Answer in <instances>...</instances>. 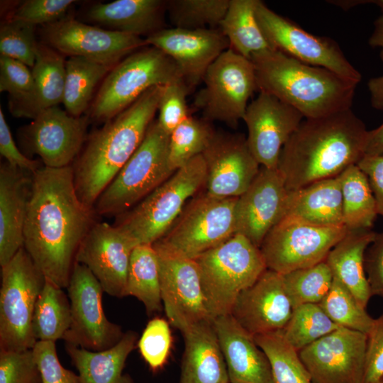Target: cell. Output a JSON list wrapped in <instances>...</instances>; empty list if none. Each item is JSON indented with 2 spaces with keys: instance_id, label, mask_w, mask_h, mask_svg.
Masks as SVG:
<instances>
[{
  "instance_id": "48",
  "label": "cell",
  "mask_w": 383,
  "mask_h": 383,
  "mask_svg": "<svg viewBox=\"0 0 383 383\" xmlns=\"http://www.w3.org/2000/svg\"><path fill=\"white\" fill-rule=\"evenodd\" d=\"M0 383H41L33 349L0 350Z\"/></svg>"
},
{
  "instance_id": "58",
  "label": "cell",
  "mask_w": 383,
  "mask_h": 383,
  "mask_svg": "<svg viewBox=\"0 0 383 383\" xmlns=\"http://www.w3.org/2000/svg\"><path fill=\"white\" fill-rule=\"evenodd\" d=\"M328 2H332L331 4H335L345 10L351 9L354 6H356L359 4L372 3V1L370 0H348V1H331Z\"/></svg>"
},
{
  "instance_id": "44",
  "label": "cell",
  "mask_w": 383,
  "mask_h": 383,
  "mask_svg": "<svg viewBox=\"0 0 383 383\" xmlns=\"http://www.w3.org/2000/svg\"><path fill=\"white\" fill-rule=\"evenodd\" d=\"M230 0H169L167 12L174 28L199 30L217 28Z\"/></svg>"
},
{
  "instance_id": "47",
  "label": "cell",
  "mask_w": 383,
  "mask_h": 383,
  "mask_svg": "<svg viewBox=\"0 0 383 383\" xmlns=\"http://www.w3.org/2000/svg\"><path fill=\"white\" fill-rule=\"evenodd\" d=\"M191 91L183 79L163 85L157 121L169 135L178 125L191 116L187 104V96Z\"/></svg>"
},
{
  "instance_id": "3",
  "label": "cell",
  "mask_w": 383,
  "mask_h": 383,
  "mask_svg": "<svg viewBox=\"0 0 383 383\" xmlns=\"http://www.w3.org/2000/svg\"><path fill=\"white\" fill-rule=\"evenodd\" d=\"M163 86H155L91 134L74 163L78 197L94 209L99 196L144 140L153 122Z\"/></svg>"
},
{
  "instance_id": "38",
  "label": "cell",
  "mask_w": 383,
  "mask_h": 383,
  "mask_svg": "<svg viewBox=\"0 0 383 383\" xmlns=\"http://www.w3.org/2000/svg\"><path fill=\"white\" fill-rule=\"evenodd\" d=\"M253 338L270 361L274 383H313L299 352L286 340L282 331Z\"/></svg>"
},
{
  "instance_id": "46",
  "label": "cell",
  "mask_w": 383,
  "mask_h": 383,
  "mask_svg": "<svg viewBox=\"0 0 383 383\" xmlns=\"http://www.w3.org/2000/svg\"><path fill=\"white\" fill-rule=\"evenodd\" d=\"M172 342L171 331L166 320L154 318L148 323L137 345L151 370L157 372L166 364Z\"/></svg>"
},
{
  "instance_id": "27",
  "label": "cell",
  "mask_w": 383,
  "mask_h": 383,
  "mask_svg": "<svg viewBox=\"0 0 383 383\" xmlns=\"http://www.w3.org/2000/svg\"><path fill=\"white\" fill-rule=\"evenodd\" d=\"M182 333L184 350L179 383H229L213 321L192 325Z\"/></svg>"
},
{
  "instance_id": "26",
  "label": "cell",
  "mask_w": 383,
  "mask_h": 383,
  "mask_svg": "<svg viewBox=\"0 0 383 383\" xmlns=\"http://www.w3.org/2000/svg\"><path fill=\"white\" fill-rule=\"evenodd\" d=\"M32 174L6 162L0 167V265L23 247Z\"/></svg>"
},
{
  "instance_id": "49",
  "label": "cell",
  "mask_w": 383,
  "mask_h": 383,
  "mask_svg": "<svg viewBox=\"0 0 383 383\" xmlns=\"http://www.w3.org/2000/svg\"><path fill=\"white\" fill-rule=\"evenodd\" d=\"M72 0H27L24 1L9 17L33 26L49 25L65 18Z\"/></svg>"
},
{
  "instance_id": "8",
  "label": "cell",
  "mask_w": 383,
  "mask_h": 383,
  "mask_svg": "<svg viewBox=\"0 0 383 383\" xmlns=\"http://www.w3.org/2000/svg\"><path fill=\"white\" fill-rule=\"evenodd\" d=\"M183 79L176 63L165 53L147 45L130 54L107 74L92 104L90 116L108 121L155 86Z\"/></svg>"
},
{
  "instance_id": "12",
  "label": "cell",
  "mask_w": 383,
  "mask_h": 383,
  "mask_svg": "<svg viewBox=\"0 0 383 383\" xmlns=\"http://www.w3.org/2000/svg\"><path fill=\"white\" fill-rule=\"evenodd\" d=\"M348 230L321 226L284 216L267 233L260 249L267 268L284 274L326 260Z\"/></svg>"
},
{
  "instance_id": "15",
  "label": "cell",
  "mask_w": 383,
  "mask_h": 383,
  "mask_svg": "<svg viewBox=\"0 0 383 383\" xmlns=\"http://www.w3.org/2000/svg\"><path fill=\"white\" fill-rule=\"evenodd\" d=\"M43 37L45 44L60 53L111 67L147 46L140 36L102 29L65 17L44 26Z\"/></svg>"
},
{
  "instance_id": "37",
  "label": "cell",
  "mask_w": 383,
  "mask_h": 383,
  "mask_svg": "<svg viewBox=\"0 0 383 383\" xmlns=\"http://www.w3.org/2000/svg\"><path fill=\"white\" fill-rule=\"evenodd\" d=\"M113 67L81 57H70L65 61L62 101L66 111L73 116H82L96 84Z\"/></svg>"
},
{
  "instance_id": "34",
  "label": "cell",
  "mask_w": 383,
  "mask_h": 383,
  "mask_svg": "<svg viewBox=\"0 0 383 383\" xmlns=\"http://www.w3.org/2000/svg\"><path fill=\"white\" fill-rule=\"evenodd\" d=\"M126 296L141 301L148 315L162 310L159 260L152 245L140 244L133 249L127 275Z\"/></svg>"
},
{
  "instance_id": "10",
  "label": "cell",
  "mask_w": 383,
  "mask_h": 383,
  "mask_svg": "<svg viewBox=\"0 0 383 383\" xmlns=\"http://www.w3.org/2000/svg\"><path fill=\"white\" fill-rule=\"evenodd\" d=\"M238 197L218 199L200 192L186 204L166 234L153 245L194 260L236 233Z\"/></svg>"
},
{
  "instance_id": "2",
  "label": "cell",
  "mask_w": 383,
  "mask_h": 383,
  "mask_svg": "<svg viewBox=\"0 0 383 383\" xmlns=\"http://www.w3.org/2000/svg\"><path fill=\"white\" fill-rule=\"evenodd\" d=\"M369 131L348 109L304 118L283 146L277 169L288 191L339 176L365 156Z\"/></svg>"
},
{
  "instance_id": "24",
  "label": "cell",
  "mask_w": 383,
  "mask_h": 383,
  "mask_svg": "<svg viewBox=\"0 0 383 383\" xmlns=\"http://www.w3.org/2000/svg\"><path fill=\"white\" fill-rule=\"evenodd\" d=\"M292 311L282 274L267 269L252 285L238 295L231 314L255 336L282 331Z\"/></svg>"
},
{
  "instance_id": "50",
  "label": "cell",
  "mask_w": 383,
  "mask_h": 383,
  "mask_svg": "<svg viewBox=\"0 0 383 383\" xmlns=\"http://www.w3.org/2000/svg\"><path fill=\"white\" fill-rule=\"evenodd\" d=\"M32 349L41 383H80L79 375L65 368L60 363L55 342L39 340Z\"/></svg>"
},
{
  "instance_id": "40",
  "label": "cell",
  "mask_w": 383,
  "mask_h": 383,
  "mask_svg": "<svg viewBox=\"0 0 383 383\" xmlns=\"http://www.w3.org/2000/svg\"><path fill=\"white\" fill-rule=\"evenodd\" d=\"M338 326L368 334L374 322L351 292L335 275L332 285L318 304Z\"/></svg>"
},
{
  "instance_id": "13",
  "label": "cell",
  "mask_w": 383,
  "mask_h": 383,
  "mask_svg": "<svg viewBox=\"0 0 383 383\" xmlns=\"http://www.w3.org/2000/svg\"><path fill=\"white\" fill-rule=\"evenodd\" d=\"M255 15L271 48L304 63L327 69L357 84L360 82V73L331 38L309 33L260 0L256 5Z\"/></svg>"
},
{
  "instance_id": "52",
  "label": "cell",
  "mask_w": 383,
  "mask_h": 383,
  "mask_svg": "<svg viewBox=\"0 0 383 383\" xmlns=\"http://www.w3.org/2000/svg\"><path fill=\"white\" fill-rule=\"evenodd\" d=\"M0 153L9 165L31 174L42 167L39 160L28 157L18 150L1 109H0Z\"/></svg>"
},
{
  "instance_id": "6",
  "label": "cell",
  "mask_w": 383,
  "mask_h": 383,
  "mask_svg": "<svg viewBox=\"0 0 383 383\" xmlns=\"http://www.w3.org/2000/svg\"><path fill=\"white\" fill-rule=\"evenodd\" d=\"M206 168L202 155L174 172L133 209L117 216L114 224L137 245H153L179 217L187 202L205 186Z\"/></svg>"
},
{
  "instance_id": "41",
  "label": "cell",
  "mask_w": 383,
  "mask_h": 383,
  "mask_svg": "<svg viewBox=\"0 0 383 383\" xmlns=\"http://www.w3.org/2000/svg\"><path fill=\"white\" fill-rule=\"evenodd\" d=\"M339 327L318 304H306L293 309L282 332L286 340L299 352Z\"/></svg>"
},
{
  "instance_id": "55",
  "label": "cell",
  "mask_w": 383,
  "mask_h": 383,
  "mask_svg": "<svg viewBox=\"0 0 383 383\" xmlns=\"http://www.w3.org/2000/svg\"><path fill=\"white\" fill-rule=\"evenodd\" d=\"M380 57L383 62V50L380 52ZM367 87L372 106L377 110H383V74L370 79Z\"/></svg>"
},
{
  "instance_id": "19",
  "label": "cell",
  "mask_w": 383,
  "mask_h": 383,
  "mask_svg": "<svg viewBox=\"0 0 383 383\" xmlns=\"http://www.w3.org/2000/svg\"><path fill=\"white\" fill-rule=\"evenodd\" d=\"M88 118L71 116L52 106L39 112L21 131L30 153L39 156L43 166L62 168L72 165L86 139Z\"/></svg>"
},
{
  "instance_id": "56",
  "label": "cell",
  "mask_w": 383,
  "mask_h": 383,
  "mask_svg": "<svg viewBox=\"0 0 383 383\" xmlns=\"http://www.w3.org/2000/svg\"><path fill=\"white\" fill-rule=\"evenodd\" d=\"M383 154V123L369 131L365 155Z\"/></svg>"
},
{
  "instance_id": "29",
  "label": "cell",
  "mask_w": 383,
  "mask_h": 383,
  "mask_svg": "<svg viewBox=\"0 0 383 383\" xmlns=\"http://www.w3.org/2000/svg\"><path fill=\"white\" fill-rule=\"evenodd\" d=\"M166 11L167 1L116 0L94 5L87 15L91 21L115 30L148 37L166 28Z\"/></svg>"
},
{
  "instance_id": "22",
  "label": "cell",
  "mask_w": 383,
  "mask_h": 383,
  "mask_svg": "<svg viewBox=\"0 0 383 383\" xmlns=\"http://www.w3.org/2000/svg\"><path fill=\"white\" fill-rule=\"evenodd\" d=\"M145 40L147 45L158 48L176 63L191 90L203 81L210 65L230 48L228 40L218 28H166Z\"/></svg>"
},
{
  "instance_id": "1",
  "label": "cell",
  "mask_w": 383,
  "mask_h": 383,
  "mask_svg": "<svg viewBox=\"0 0 383 383\" xmlns=\"http://www.w3.org/2000/svg\"><path fill=\"white\" fill-rule=\"evenodd\" d=\"M76 192L72 166L32 174L23 248L45 278L67 289L79 248L96 223Z\"/></svg>"
},
{
  "instance_id": "14",
  "label": "cell",
  "mask_w": 383,
  "mask_h": 383,
  "mask_svg": "<svg viewBox=\"0 0 383 383\" xmlns=\"http://www.w3.org/2000/svg\"><path fill=\"white\" fill-rule=\"evenodd\" d=\"M67 289L71 323L62 339L66 344L101 351L118 343L124 333L107 318L102 305L104 289L89 269L75 262Z\"/></svg>"
},
{
  "instance_id": "33",
  "label": "cell",
  "mask_w": 383,
  "mask_h": 383,
  "mask_svg": "<svg viewBox=\"0 0 383 383\" xmlns=\"http://www.w3.org/2000/svg\"><path fill=\"white\" fill-rule=\"evenodd\" d=\"M339 177L343 226L348 231L372 229L378 212L367 177L357 165H353Z\"/></svg>"
},
{
  "instance_id": "11",
  "label": "cell",
  "mask_w": 383,
  "mask_h": 383,
  "mask_svg": "<svg viewBox=\"0 0 383 383\" xmlns=\"http://www.w3.org/2000/svg\"><path fill=\"white\" fill-rule=\"evenodd\" d=\"M203 82L204 87L194 102V106L201 110L203 118L237 127L250 98L257 90L251 60L229 48L210 65Z\"/></svg>"
},
{
  "instance_id": "32",
  "label": "cell",
  "mask_w": 383,
  "mask_h": 383,
  "mask_svg": "<svg viewBox=\"0 0 383 383\" xmlns=\"http://www.w3.org/2000/svg\"><path fill=\"white\" fill-rule=\"evenodd\" d=\"M257 1L230 0L220 24V30L228 40L230 48L249 60L255 54L272 49L257 21Z\"/></svg>"
},
{
  "instance_id": "60",
  "label": "cell",
  "mask_w": 383,
  "mask_h": 383,
  "mask_svg": "<svg viewBox=\"0 0 383 383\" xmlns=\"http://www.w3.org/2000/svg\"><path fill=\"white\" fill-rule=\"evenodd\" d=\"M379 383H383V378L381 379V381L379 382Z\"/></svg>"
},
{
  "instance_id": "45",
  "label": "cell",
  "mask_w": 383,
  "mask_h": 383,
  "mask_svg": "<svg viewBox=\"0 0 383 383\" xmlns=\"http://www.w3.org/2000/svg\"><path fill=\"white\" fill-rule=\"evenodd\" d=\"M35 26L9 17L1 23L0 52L33 67L35 60L37 43L34 35Z\"/></svg>"
},
{
  "instance_id": "36",
  "label": "cell",
  "mask_w": 383,
  "mask_h": 383,
  "mask_svg": "<svg viewBox=\"0 0 383 383\" xmlns=\"http://www.w3.org/2000/svg\"><path fill=\"white\" fill-rule=\"evenodd\" d=\"M71 323L68 295L63 289L45 279L36 301L32 320V329L37 341L63 339Z\"/></svg>"
},
{
  "instance_id": "43",
  "label": "cell",
  "mask_w": 383,
  "mask_h": 383,
  "mask_svg": "<svg viewBox=\"0 0 383 383\" xmlns=\"http://www.w3.org/2000/svg\"><path fill=\"white\" fill-rule=\"evenodd\" d=\"M0 91L10 95V110L17 117L33 118L35 88L28 66L16 60L0 57Z\"/></svg>"
},
{
  "instance_id": "25",
  "label": "cell",
  "mask_w": 383,
  "mask_h": 383,
  "mask_svg": "<svg viewBox=\"0 0 383 383\" xmlns=\"http://www.w3.org/2000/svg\"><path fill=\"white\" fill-rule=\"evenodd\" d=\"M229 383H274L270 361L252 335L232 316L213 320Z\"/></svg>"
},
{
  "instance_id": "39",
  "label": "cell",
  "mask_w": 383,
  "mask_h": 383,
  "mask_svg": "<svg viewBox=\"0 0 383 383\" xmlns=\"http://www.w3.org/2000/svg\"><path fill=\"white\" fill-rule=\"evenodd\" d=\"M216 131L204 118L188 117L169 135L168 162L175 172L195 157L202 155Z\"/></svg>"
},
{
  "instance_id": "9",
  "label": "cell",
  "mask_w": 383,
  "mask_h": 383,
  "mask_svg": "<svg viewBox=\"0 0 383 383\" xmlns=\"http://www.w3.org/2000/svg\"><path fill=\"white\" fill-rule=\"evenodd\" d=\"M1 276L0 350L32 349L33 316L45 278L23 247L1 267Z\"/></svg>"
},
{
  "instance_id": "53",
  "label": "cell",
  "mask_w": 383,
  "mask_h": 383,
  "mask_svg": "<svg viewBox=\"0 0 383 383\" xmlns=\"http://www.w3.org/2000/svg\"><path fill=\"white\" fill-rule=\"evenodd\" d=\"M365 269L372 296L383 299V232L376 235L365 255Z\"/></svg>"
},
{
  "instance_id": "28",
  "label": "cell",
  "mask_w": 383,
  "mask_h": 383,
  "mask_svg": "<svg viewBox=\"0 0 383 383\" xmlns=\"http://www.w3.org/2000/svg\"><path fill=\"white\" fill-rule=\"evenodd\" d=\"M284 216L321 226H343L339 176L288 191Z\"/></svg>"
},
{
  "instance_id": "59",
  "label": "cell",
  "mask_w": 383,
  "mask_h": 383,
  "mask_svg": "<svg viewBox=\"0 0 383 383\" xmlns=\"http://www.w3.org/2000/svg\"><path fill=\"white\" fill-rule=\"evenodd\" d=\"M372 3L379 6L381 9V10L383 11V0L372 1Z\"/></svg>"
},
{
  "instance_id": "18",
  "label": "cell",
  "mask_w": 383,
  "mask_h": 383,
  "mask_svg": "<svg viewBox=\"0 0 383 383\" xmlns=\"http://www.w3.org/2000/svg\"><path fill=\"white\" fill-rule=\"evenodd\" d=\"M153 247L159 260L162 306L170 323L182 332L197 323L212 321L196 261Z\"/></svg>"
},
{
  "instance_id": "7",
  "label": "cell",
  "mask_w": 383,
  "mask_h": 383,
  "mask_svg": "<svg viewBox=\"0 0 383 383\" xmlns=\"http://www.w3.org/2000/svg\"><path fill=\"white\" fill-rule=\"evenodd\" d=\"M169 135L153 121L143 141L99 196L96 214L118 216L128 211L168 179Z\"/></svg>"
},
{
  "instance_id": "51",
  "label": "cell",
  "mask_w": 383,
  "mask_h": 383,
  "mask_svg": "<svg viewBox=\"0 0 383 383\" xmlns=\"http://www.w3.org/2000/svg\"><path fill=\"white\" fill-rule=\"evenodd\" d=\"M367 335L362 383H379L383 378V313L374 318L372 329Z\"/></svg>"
},
{
  "instance_id": "16",
  "label": "cell",
  "mask_w": 383,
  "mask_h": 383,
  "mask_svg": "<svg viewBox=\"0 0 383 383\" xmlns=\"http://www.w3.org/2000/svg\"><path fill=\"white\" fill-rule=\"evenodd\" d=\"M367 335L339 327L299 351L313 383H362Z\"/></svg>"
},
{
  "instance_id": "31",
  "label": "cell",
  "mask_w": 383,
  "mask_h": 383,
  "mask_svg": "<svg viewBox=\"0 0 383 383\" xmlns=\"http://www.w3.org/2000/svg\"><path fill=\"white\" fill-rule=\"evenodd\" d=\"M137 340L138 333L128 331L118 343L104 350L91 351L68 344L65 349L78 371L80 383H134L123 371Z\"/></svg>"
},
{
  "instance_id": "35",
  "label": "cell",
  "mask_w": 383,
  "mask_h": 383,
  "mask_svg": "<svg viewBox=\"0 0 383 383\" xmlns=\"http://www.w3.org/2000/svg\"><path fill=\"white\" fill-rule=\"evenodd\" d=\"M31 72L35 88L33 119L41 111L63 101L65 60L55 49L45 43H38Z\"/></svg>"
},
{
  "instance_id": "20",
  "label": "cell",
  "mask_w": 383,
  "mask_h": 383,
  "mask_svg": "<svg viewBox=\"0 0 383 383\" xmlns=\"http://www.w3.org/2000/svg\"><path fill=\"white\" fill-rule=\"evenodd\" d=\"M304 119L292 106L259 91L248 104L243 121L247 126L249 148L261 166L277 168L283 146Z\"/></svg>"
},
{
  "instance_id": "21",
  "label": "cell",
  "mask_w": 383,
  "mask_h": 383,
  "mask_svg": "<svg viewBox=\"0 0 383 383\" xmlns=\"http://www.w3.org/2000/svg\"><path fill=\"white\" fill-rule=\"evenodd\" d=\"M138 245L116 225L96 222L82 240L76 262L85 265L110 296H126L131 256Z\"/></svg>"
},
{
  "instance_id": "5",
  "label": "cell",
  "mask_w": 383,
  "mask_h": 383,
  "mask_svg": "<svg viewBox=\"0 0 383 383\" xmlns=\"http://www.w3.org/2000/svg\"><path fill=\"white\" fill-rule=\"evenodd\" d=\"M194 260L205 306L212 321L231 314L238 295L267 269L260 248L238 233Z\"/></svg>"
},
{
  "instance_id": "4",
  "label": "cell",
  "mask_w": 383,
  "mask_h": 383,
  "mask_svg": "<svg viewBox=\"0 0 383 383\" xmlns=\"http://www.w3.org/2000/svg\"><path fill=\"white\" fill-rule=\"evenodd\" d=\"M259 91L272 94L316 118L351 109L357 83L323 67L304 63L278 50L253 55Z\"/></svg>"
},
{
  "instance_id": "23",
  "label": "cell",
  "mask_w": 383,
  "mask_h": 383,
  "mask_svg": "<svg viewBox=\"0 0 383 383\" xmlns=\"http://www.w3.org/2000/svg\"><path fill=\"white\" fill-rule=\"evenodd\" d=\"M287 194L279 170L261 166L250 187L238 197L236 233L260 248L267 233L284 217Z\"/></svg>"
},
{
  "instance_id": "42",
  "label": "cell",
  "mask_w": 383,
  "mask_h": 383,
  "mask_svg": "<svg viewBox=\"0 0 383 383\" xmlns=\"http://www.w3.org/2000/svg\"><path fill=\"white\" fill-rule=\"evenodd\" d=\"M287 294L294 308L319 304L328 292L333 273L326 260L282 274Z\"/></svg>"
},
{
  "instance_id": "57",
  "label": "cell",
  "mask_w": 383,
  "mask_h": 383,
  "mask_svg": "<svg viewBox=\"0 0 383 383\" xmlns=\"http://www.w3.org/2000/svg\"><path fill=\"white\" fill-rule=\"evenodd\" d=\"M368 43L373 48H380L383 50V14L375 20L374 30Z\"/></svg>"
},
{
  "instance_id": "54",
  "label": "cell",
  "mask_w": 383,
  "mask_h": 383,
  "mask_svg": "<svg viewBox=\"0 0 383 383\" xmlns=\"http://www.w3.org/2000/svg\"><path fill=\"white\" fill-rule=\"evenodd\" d=\"M357 165L367 177L376 200L378 215L383 217V154L365 155Z\"/></svg>"
},
{
  "instance_id": "30",
  "label": "cell",
  "mask_w": 383,
  "mask_h": 383,
  "mask_svg": "<svg viewBox=\"0 0 383 383\" xmlns=\"http://www.w3.org/2000/svg\"><path fill=\"white\" fill-rule=\"evenodd\" d=\"M376 233L372 229L348 231L326 259L333 275L365 309L372 296L365 269V255Z\"/></svg>"
},
{
  "instance_id": "17",
  "label": "cell",
  "mask_w": 383,
  "mask_h": 383,
  "mask_svg": "<svg viewBox=\"0 0 383 383\" xmlns=\"http://www.w3.org/2000/svg\"><path fill=\"white\" fill-rule=\"evenodd\" d=\"M202 156L206 168L205 192L218 199L239 197L261 167L241 133L216 131Z\"/></svg>"
}]
</instances>
